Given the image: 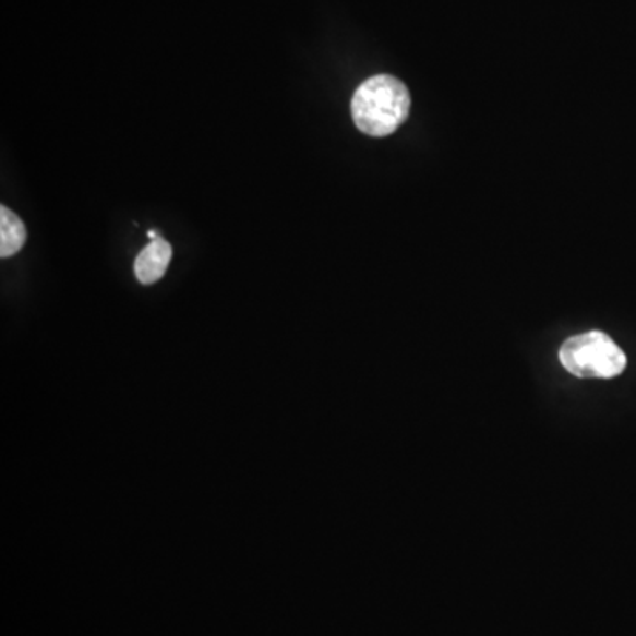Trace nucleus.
Here are the masks:
<instances>
[{
    "mask_svg": "<svg viewBox=\"0 0 636 636\" xmlns=\"http://www.w3.org/2000/svg\"><path fill=\"white\" fill-rule=\"evenodd\" d=\"M170 261H172V247L165 239H154L136 256V279L142 285L156 284L167 273Z\"/></svg>",
    "mask_w": 636,
    "mask_h": 636,
    "instance_id": "7ed1b4c3",
    "label": "nucleus"
},
{
    "mask_svg": "<svg viewBox=\"0 0 636 636\" xmlns=\"http://www.w3.org/2000/svg\"><path fill=\"white\" fill-rule=\"evenodd\" d=\"M562 367L580 379H613L626 368V353L609 335L590 331L566 339L559 350Z\"/></svg>",
    "mask_w": 636,
    "mask_h": 636,
    "instance_id": "f03ea898",
    "label": "nucleus"
},
{
    "mask_svg": "<svg viewBox=\"0 0 636 636\" xmlns=\"http://www.w3.org/2000/svg\"><path fill=\"white\" fill-rule=\"evenodd\" d=\"M147 236H149L151 241H154V239H158V233L154 232V230L147 232Z\"/></svg>",
    "mask_w": 636,
    "mask_h": 636,
    "instance_id": "39448f33",
    "label": "nucleus"
},
{
    "mask_svg": "<svg viewBox=\"0 0 636 636\" xmlns=\"http://www.w3.org/2000/svg\"><path fill=\"white\" fill-rule=\"evenodd\" d=\"M409 110V88L395 76H372L353 94V122L359 131L376 139L395 133L407 121Z\"/></svg>",
    "mask_w": 636,
    "mask_h": 636,
    "instance_id": "f257e3e1",
    "label": "nucleus"
},
{
    "mask_svg": "<svg viewBox=\"0 0 636 636\" xmlns=\"http://www.w3.org/2000/svg\"><path fill=\"white\" fill-rule=\"evenodd\" d=\"M27 239V230L22 219L8 209L5 205L0 207V256L8 259L19 253L24 248Z\"/></svg>",
    "mask_w": 636,
    "mask_h": 636,
    "instance_id": "20e7f679",
    "label": "nucleus"
}]
</instances>
